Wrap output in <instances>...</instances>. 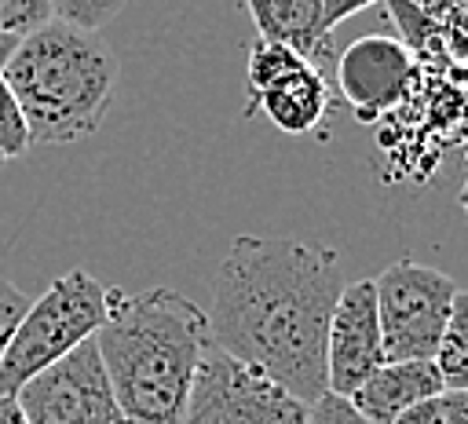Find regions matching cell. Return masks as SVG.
<instances>
[{
    "label": "cell",
    "mask_w": 468,
    "mask_h": 424,
    "mask_svg": "<svg viewBox=\"0 0 468 424\" xmlns=\"http://www.w3.org/2000/svg\"><path fill=\"white\" fill-rule=\"evenodd\" d=\"M340 289L333 249L303 238L238 234L212 274V344L311 406L329 391L325 344Z\"/></svg>",
    "instance_id": "cell-1"
},
{
    "label": "cell",
    "mask_w": 468,
    "mask_h": 424,
    "mask_svg": "<svg viewBox=\"0 0 468 424\" xmlns=\"http://www.w3.org/2000/svg\"><path fill=\"white\" fill-rule=\"evenodd\" d=\"M95 344L113 398L135 424H179L194 373L212 347L208 311L168 285L110 289Z\"/></svg>",
    "instance_id": "cell-2"
},
{
    "label": "cell",
    "mask_w": 468,
    "mask_h": 424,
    "mask_svg": "<svg viewBox=\"0 0 468 424\" xmlns=\"http://www.w3.org/2000/svg\"><path fill=\"white\" fill-rule=\"evenodd\" d=\"M11 84L33 146H66L99 132L121 66L99 29L51 18L18 40L0 69Z\"/></svg>",
    "instance_id": "cell-3"
},
{
    "label": "cell",
    "mask_w": 468,
    "mask_h": 424,
    "mask_svg": "<svg viewBox=\"0 0 468 424\" xmlns=\"http://www.w3.org/2000/svg\"><path fill=\"white\" fill-rule=\"evenodd\" d=\"M106 292L110 289L99 278L73 267L29 300L0 358V395H18L26 380L91 340L106 322Z\"/></svg>",
    "instance_id": "cell-4"
},
{
    "label": "cell",
    "mask_w": 468,
    "mask_h": 424,
    "mask_svg": "<svg viewBox=\"0 0 468 424\" xmlns=\"http://www.w3.org/2000/svg\"><path fill=\"white\" fill-rule=\"evenodd\" d=\"M307 402L289 395L263 369L234 358L223 347H208L179 424H303Z\"/></svg>",
    "instance_id": "cell-5"
},
{
    "label": "cell",
    "mask_w": 468,
    "mask_h": 424,
    "mask_svg": "<svg viewBox=\"0 0 468 424\" xmlns=\"http://www.w3.org/2000/svg\"><path fill=\"white\" fill-rule=\"evenodd\" d=\"M373 285H377V314H380L388 362L435 358L457 296L453 278H446L428 263L399 260L384 267L373 278Z\"/></svg>",
    "instance_id": "cell-6"
},
{
    "label": "cell",
    "mask_w": 468,
    "mask_h": 424,
    "mask_svg": "<svg viewBox=\"0 0 468 424\" xmlns=\"http://www.w3.org/2000/svg\"><path fill=\"white\" fill-rule=\"evenodd\" d=\"M15 398L29 424H95L121 409L95 336L26 380Z\"/></svg>",
    "instance_id": "cell-7"
},
{
    "label": "cell",
    "mask_w": 468,
    "mask_h": 424,
    "mask_svg": "<svg viewBox=\"0 0 468 424\" xmlns=\"http://www.w3.org/2000/svg\"><path fill=\"white\" fill-rule=\"evenodd\" d=\"M417 84V58L413 51L384 33H366L351 40L336 62V88L351 106L358 124L384 121Z\"/></svg>",
    "instance_id": "cell-8"
},
{
    "label": "cell",
    "mask_w": 468,
    "mask_h": 424,
    "mask_svg": "<svg viewBox=\"0 0 468 424\" xmlns=\"http://www.w3.org/2000/svg\"><path fill=\"white\" fill-rule=\"evenodd\" d=\"M384 362L388 355H384V333L377 314V285L369 278L347 281L329 318V344H325L329 391L351 395Z\"/></svg>",
    "instance_id": "cell-9"
},
{
    "label": "cell",
    "mask_w": 468,
    "mask_h": 424,
    "mask_svg": "<svg viewBox=\"0 0 468 424\" xmlns=\"http://www.w3.org/2000/svg\"><path fill=\"white\" fill-rule=\"evenodd\" d=\"M442 391H446V380L435 358H402V362H384L380 369H373L347 398L373 424H391L402 409L431 395H442Z\"/></svg>",
    "instance_id": "cell-10"
},
{
    "label": "cell",
    "mask_w": 468,
    "mask_h": 424,
    "mask_svg": "<svg viewBox=\"0 0 468 424\" xmlns=\"http://www.w3.org/2000/svg\"><path fill=\"white\" fill-rule=\"evenodd\" d=\"M252 106H260L278 132L307 135L322 124V117L329 110V84H325L322 69L311 58H303L292 69H285L282 77H274L267 88H260L252 95Z\"/></svg>",
    "instance_id": "cell-11"
},
{
    "label": "cell",
    "mask_w": 468,
    "mask_h": 424,
    "mask_svg": "<svg viewBox=\"0 0 468 424\" xmlns=\"http://www.w3.org/2000/svg\"><path fill=\"white\" fill-rule=\"evenodd\" d=\"M245 7L260 37L282 40L307 58L318 55L329 37L322 0H245Z\"/></svg>",
    "instance_id": "cell-12"
},
{
    "label": "cell",
    "mask_w": 468,
    "mask_h": 424,
    "mask_svg": "<svg viewBox=\"0 0 468 424\" xmlns=\"http://www.w3.org/2000/svg\"><path fill=\"white\" fill-rule=\"evenodd\" d=\"M439 373L446 380V391H468V289H457L446 333L435 351Z\"/></svg>",
    "instance_id": "cell-13"
},
{
    "label": "cell",
    "mask_w": 468,
    "mask_h": 424,
    "mask_svg": "<svg viewBox=\"0 0 468 424\" xmlns=\"http://www.w3.org/2000/svg\"><path fill=\"white\" fill-rule=\"evenodd\" d=\"M439 22V44L450 62L468 66V0H417Z\"/></svg>",
    "instance_id": "cell-14"
},
{
    "label": "cell",
    "mask_w": 468,
    "mask_h": 424,
    "mask_svg": "<svg viewBox=\"0 0 468 424\" xmlns=\"http://www.w3.org/2000/svg\"><path fill=\"white\" fill-rule=\"evenodd\" d=\"M307 55H300L296 48L282 44V40H271V37H256L252 48H249V62H245V77H249V88L252 95L260 88H267L274 77H282L285 69H292L296 62H303Z\"/></svg>",
    "instance_id": "cell-15"
},
{
    "label": "cell",
    "mask_w": 468,
    "mask_h": 424,
    "mask_svg": "<svg viewBox=\"0 0 468 424\" xmlns=\"http://www.w3.org/2000/svg\"><path fill=\"white\" fill-rule=\"evenodd\" d=\"M29 146H33V143H29V128H26V117H22V106H18L11 84H7L4 73H0V154H4L7 161H15V157H22Z\"/></svg>",
    "instance_id": "cell-16"
},
{
    "label": "cell",
    "mask_w": 468,
    "mask_h": 424,
    "mask_svg": "<svg viewBox=\"0 0 468 424\" xmlns=\"http://www.w3.org/2000/svg\"><path fill=\"white\" fill-rule=\"evenodd\" d=\"M55 18V0H0V33L29 37Z\"/></svg>",
    "instance_id": "cell-17"
},
{
    "label": "cell",
    "mask_w": 468,
    "mask_h": 424,
    "mask_svg": "<svg viewBox=\"0 0 468 424\" xmlns=\"http://www.w3.org/2000/svg\"><path fill=\"white\" fill-rule=\"evenodd\" d=\"M128 0H55V18L73 22L80 29H102L121 15Z\"/></svg>",
    "instance_id": "cell-18"
},
{
    "label": "cell",
    "mask_w": 468,
    "mask_h": 424,
    "mask_svg": "<svg viewBox=\"0 0 468 424\" xmlns=\"http://www.w3.org/2000/svg\"><path fill=\"white\" fill-rule=\"evenodd\" d=\"M303 424H373L366 413L355 409V402L347 395H336V391H325L322 398H314L307 406V420Z\"/></svg>",
    "instance_id": "cell-19"
},
{
    "label": "cell",
    "mask_w": 468,
    "mask_h": 424,
    "mask_svg": "<svg viewBox=\"0 0 468 424\" xmlns=\"http://www.w3.org/2000/svg\"><path fill=\"white\" fill-rule=\"evenodd\" d=\"M26 307H29V296L15 281L0 278V358H4V351L11 344V333L18 329V322L26 314Z\"/></svg>",
    "instance_id": "cell-20"
},
{
    "label": "cell",
    "mask_w": 468,
    "mask_h": 424,
    "mask_svg": "<svg viewBox=\"0 0 468 424\" xmlns=\"http://www.w3.org/2000/svg\"><path fill=\"white\" fill-rule=\"evenodd\" d=\"M391 424H442V395H431V398L402 409Z\"/></svg>",
    "instance_id": "cell-21"
},
{
    "label": "cell",
    "mask_w": 468,
    "mask_h": 424,
    "mask_svg": "<svg viewBox=\"0 0 468 424\" xmlns=\"http://www.w3.org/2000/svg\"><path fill=\"white\" fill-rule=\"evenodd\" d=\"M322 4H325V22H329V29H333V26H340L344 18H351V15L366 11V7H373L377 0H322Z\"/></svg>",
    "instance_id": "cell-22"
},
{
    "label": "cell",
    "mask_w": 468,
    "mask_h": 424,
    "mask_svg": "<svg viewBox=\"0 0 468 424\" xmlns=\"http://www.w3.org/2000/svg\"><path fill=\"white\" fill-rule=\"evenodd\" d=\"M442 424H468V391H442Z\"/></svg>",
    "instance_id": "cell-23"
},
{
    "label": "cell",
    "mask_w": 468,
    "mask_h": 424,
    "mask_svg": "<svg viewBox=\"0 0 468 424\" xmlns=\"http://www.w3.org/2000/svg\"><path fill=\"white\" fill-rule=\"evenodd\" d=\"M0 424H29V417L15 395H0Z\"/></svg>",
    "instance_id": "cell-24"
},
{
    "label": "cell",
    "mask_w": 468,
    "mask_h": 424,
    "mask_svg": "<svg viewBox=\"0 0 468 424\" xmlns=\"http://www.w3.org/2000/svg\"><path fill=\"white\" fill-rule=\"evenodd\" d=\"M18 40L22 37H11V33H0V69L7 66V58L15 55V48H18Z\"/></svg>",
    "instance_id": "cell-25"
},
{
    "label": "cell",
    "mask_w": 468,
    "mask_h": 424,
    "mask_svg": "<svg viewBox=\"0 0 468 424\" xmlns=\"http://www.w3.org/2000/svg\"><path fill=\"white\" fill-rule=\"evenodd\" d=\"M95 424H135L124 409H117V413H110V417H102V420H95Z\"/></svg>",
    "instance_id": "cell-26"
},
{
    "label": "cell",
    "mask_w": 468,
    "mask_h": 424,
    "mask_svg": "<svg viewBox=\"0 0 468 424\" xmlns=\"http://www.w3.org/2000/svg\"><path fill=\"white\" fill-rule=\"evenodd\" d=\"M4 161H7V157H4V154H0V164H4Z\"/></svg>",
    "instance_id": "cell-27"
}]
</instances>
